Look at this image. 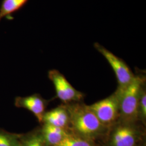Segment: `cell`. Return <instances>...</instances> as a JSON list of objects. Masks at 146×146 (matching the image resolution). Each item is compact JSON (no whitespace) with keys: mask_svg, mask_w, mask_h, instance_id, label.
Segmentation results:
<instances>
[{"mask_svg":"<svg viewBox=\"0 0 146 146\" xmlns=\"http://www.w3.org/2000/svg\"><path fill=\"white\" fill-rule=\"evenodd\" d=\"M66 106L70 116V124L79 134L86 137L93 136L107 128L89 109L88 106L76 103Z\"/></svg>","mask_w":146,"mask_h":146,"instance_id":"cell-1","label":"cell"},{"mask_svg":"<svg viewBox=\"0 0 146 146\" xmlns=\"http://www.w3.org/2000/svg\"><path fill=\"white\" fill-rule=\"evenodd\" d=\"M143 84L144 78L135 76L131 84L122 90L120 102L121 122L133 123L139 120V106Z\"/></svg>","mask_w":146,"mask_h":146,"instance_id":"cell-2","label":"cell"},{"mask_svg":"<svg viewBox=\"0 0 146 146\" xmlns=\"http://www.w3.org/2000/svg\"><path fill=\"white\" fill-rule=\"evenodd\" d=\"M122 90L118 88L108 98L88 106L104 125L108 127L119 122L120 117V102Z\"/></svg>","mask_w":146,"mask_h":146,"instance_id":"cell-3","label":"cell"},{"mask_svg":"<svg viewBox=\"0 0 146 146\" xmlns=\"http://www.w3.org/2000/svg\"><path fill=\"white\" fill-rule=\"evenodd\" d=\"M94 46L106 59L114 70L119 84L118 88L121 90L125 89L135 77L131 69L122 59L116 56L99 43L95 42Z\"/></svg>","mask_w":146,"mask_h":146,"instance_id":"cell-4","label":"cell"},{"mask_svg":"<svg viewBox=\"0 0 146 146\" xmlns=\"http://www.w3.org/2000/svg\"><path fill=\"white\" fill-rule=\"evenodd\" d=\"M48 77L54 85L57 97L63 102H78L83 99L84 94L74 88L58 70H49Z\"/></svg>","mask_w":146,"mask_h":146,"instance_id":"cell-5","label":"cell"},{"mask_svg":"<svg viewBox=\"0 0 146 146\" xmlns=\"http://www.w3.org/2000/svg\"><path fill=\"white\" fill-rule=\"evenodd\" d=\"M47 102L46 100L38 94H34L26 97H16L15 100V106L18 108H25L29 110L35 115L39 122H43V118Z\"/></svg>","mask_w":146,"mask_h":146,"instance_id":"cell-6","label":"cell"},{"mask_svg":"<svg viewBox=\"0 0 146 146\" xmlns=\"http://www.w3.org/2000/svg\"><path fill=\"white\" fill-rule=\"evenodd\" d=\"M132 123H123L114 131L111 137L113 146H134L137 141V130Z\"/></svg>","mask_w":146,"mask_h":146,"instance_id":"cell-7","label":"cell"},{"mask_svg":"<svg viewBox=\"0 0 146 146\" xmlns=\"http://www.w3.org/2000/svg\"><path fill=\"white\" fill-rule=\"evenodd\" d=\"M43 122L65 129L70 124V116L66 106H59L44 113Z\"/></svg>","mask_w":146,"mask_h":146,"instance_id":"cell-8","label":"cell"},{"mask_svg":"<svg viewBox=\"0 0 146 146\" xmlns=\"http://www.w3.org/2000/svg\"><path fill=\"white\" fill-rule=\"evenodd\" d=\"M65 129L44 123L41 135L47 145L56 146L68 135Z\"/></svg>","mask_w":146,"mask_h":146,"instance_id":"cell-9","label":"cell"},{"mask_svg":"<svg viewBox=\"0 0 146 146\" xmlns=\"http://www.w3.org/2000/svg\"><path fill=\"white\" fill-rule=\"evenodd\" d=\"M28 0H3L0 6V21L20 9Z\"/></svg>","mask_w":146,"mask_h":146,"instance_id":"cell-10","label":"cell"},{"mask_svg":"<svg viewBox=\"0 0 146 146\" xmlns=\"http://www.w3.org/2000/svg\"><path fill=\"white\" fill-rule=\"evenodd\" d=\"M0 146H21L19 136L0 129Z\"/></svg>","mask_w":146,"mask_h":146,"instance_id":"cell-11","label":"cell"},{"mask_svg":"<svg viewBox=\"0 0 146 146\" xmlns=\"http://www.w3.org/2000/svg\"><path fill=\"white\" fill-rule=\"evenodd\" d=\"M56 146H93L83 138L68 134Z\"/></svg>","mask_w":146,"mask_h":146,"instance_id":"cell-12","label":"cell"},{"mask_svg":"<svg viewBox=\"0 0 146 146\" xmlns=\"http://www.w3.org/2000/svg\"><path fill=\"white\" fill-rule=\"evenodd\" d=\"M42 135L33 134L21 141V146H47Z\"/></svg>","mask_w":146,"mask_h":146,"instance_id":"cell-13","label":"cell"},{"mask_svg":"<svg viewBox=\"0 0 146 146\" xmlns=\"http://www.w3.org/2000/svg\"><path fill=\"white\" fill-rule=\"evenodd\" d=\"M146 119V93L143 89L139 106V119H141L144 122Z\"/></svg>","mask_w":146,"mask_h":146,"instance_id":"cell-14","label":"cell"}]
</instances>
